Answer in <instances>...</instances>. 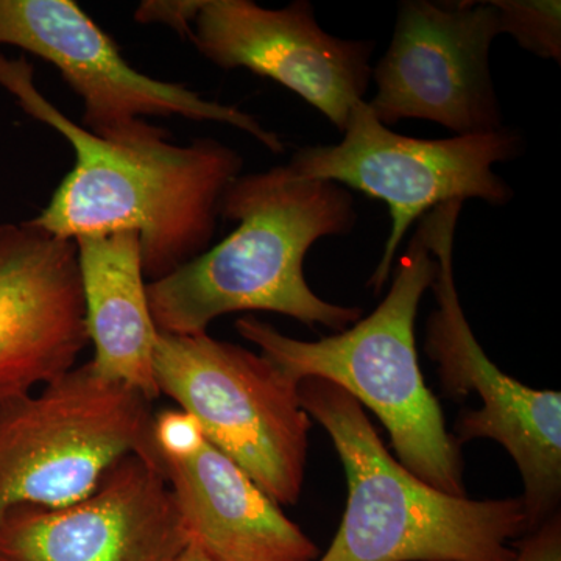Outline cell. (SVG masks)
Listing matches in <instances>:
<instances>
[{
	"label": "cell",
	"mask_w": 561,
	"mask_h": 561,
	"mask_svg": "<svg viewBox=\"0 0 561 561\" xmlns=\"http://www.w3.org/2000/svg\"><path fill=\"white\" fill-rule=\"evenodd\" d=\"M0 84L28 116L68 139L76 153L72 171L32 219L36 227L69 241L136 232L149 283L209 249L221 197L242 175L241 153L209 138L187 146L169 138L135 144L98 138L41 94L24 57L0 54Z\"/></svg>",
	"instance_id": "6da1fadb"
},
{
	"label": "cell",
	"mask_w": 561,
	"mask_h": 561,
	"mask_svg": "<svg viewBox=\"0 0 561 561\" xmlns=\"http://www.w3.org/2000/svg\"><path fill=\"white\" fill-rule=\"evenodd\" d=\"M220 219L238 221V228L179 271L147 283L158 332L206 334L214 320L243 311L283 313L335 332L362 319L360 308L324 301L305 276L313 243L356 227L346 187L276 165L232 181L221 197Z\"/></svg>",
	"instance_id": "7a4b0ae2"
},
{
	"label": "cell",
	"mask_w": 561,
	"mask_h": 561,
	"mask_svg": "<svg viewBox=\"0 0 561 561\" xmlns=\"http://www.w3.org/2000/svg\"><path fill=\"white\" fill-rule=\"evenodd\" d=\"M305 412L334 443L348 502L317 561H513L529 534L523 497L474 501L434 489L390 456L360 402L330 381L302 379Z\"/></svg>",
	"instance_id": "3957f363"
},
{
	"label": "cell",
	"mask_w": 561,
	"mask_h": 561,
	"mask_svg": "<svg viewBox=\"0 0 561 561\" xmlns=\"http://www.w3.org/2000/svg\"><path fill=\"white\" fill-rule=\"evenodd\" d=\"M437 271V260L416 228L389 294L367 319L319 342L287 337L253 317L236 321V330L290 381L319 378L341 387L382 421L405 470L434 489L467 496L459 445L424 382L415 345L421 298L432 289Z\"/></svg>",
	"instance_id": "277c9868"
},
{
	"label": "cell",
	"mask_w": 561,
	"mask_h": 561,
	"mask_svg": "<svg viewBox=\"0 0 561 561\" xmlns=\"http://www.w3.org/2000/svg\"><path fill=\"white\" fill-rule=\"evenodd\" d=\"M153 376L160 394L197 420L206 440L278 505L300 500L311 416L298 383L262 354L208 332L157 331Z\"/></svg>",
	"instance_id": "5b68a950"
},
{
	"label": "cell",
	"mask_w": 561,
	"mask_h": 561,
	"mask_svg": "<svg viewBox=\"0 0 561 561\" xmlns=\"http://www.w3.org/2000/svg\"><path fill=\"white\" fill-rule=\"evenodd\" d=\"M151 404L91 362L0 401V515L16 505L57 508L90 496L116 461L150 445Z\"/></svg>",
	"instance_id": "8992f818"
},
{
	"label": "cell",
	"mask_w": 561,
	"mask_h": 561,
	"mask_svg": "<svg viewBox=\"0 0 561 561\" xmlns=\"http://www.w3.org/2000/svg\"><path fill=\"white\" fill-rule=\"evenodd\" d=\"M461 202L432 209L419 228L437 260L432 290L437 309L426 327L424 350L438 365L442 389L453 400L471 393L482 401L479 411L461 413L454 430L457 445L478 438L500 443L523 476L524 508L529 531L559 513L561 497V393L535 390L501 371L476 341L461 309L454 243Z\"/></svg>",
	"instance_id": "52a82bcc"
},
{
	"label": "cell",
	"mask_w": 561,
	"mask_h": 561,
	"mask_svg": "<svg viewBox=\"0 0 561 561\" xmlns=\"http://www.w3.org/2000/svg\"><path fill=\"white\" fill-rule=\"evenodd\" d=\"M342 135L339 144L302 147L287 164L301 179L330 181L389 206V238L368 280L376 295L416 220L445 203L476 198L505 206L515 195L493 169L522 154L523 136L512 128L446 139L409 138L382 125L364 101L351 111Z\"/></svg>",
	"instance_id": "ba28073f"
},
{
	"label": "cell",
	"mask_w": 561,
	"mask_h": 561,
	"mask_svg": "<svg viewBox=\"0 0 561 561\" xmlns=\"http://www.w3.org/2000/svg\"><path fill=\"white\" fill-rule=\"evenodd\" d=\"M0 44L55 66L83 101L81 127L116 144L171 138L147 117L230 125L284 153L276 133L245 111L209 101L184 84L151 79L125 61L119 47L72 0H0Z\"/></svg>",
	"instance_id": "9c48e42d"
},
{
	"label": "cell",
	"mask_w": 561,
	"mask_h": 561,
	"mask_svg": "<svg viewBox=\"0 0 561 561\" xmlns=\"http://www.w3.org/2000/svg\"><path fill=\"white\" fill-rule=\"evenodd\" d=\"M136 21L169 25L217 68L247 69L283 84L341 133L370 87L375 43L330 35L308 0L283 9L251 0L144 2Z\"/></svg>",
	"instance_id": "30bf717a"
},
{
	"label": "cell",
	"mask_w": 561,
	"mask_h": 561,
	"mask_svg": "<svg viewBox=\"0 0 561 561\" xmlns=\"http://www.w3.org/2000/svg\"><path fill=\"white\" fill-rule=\"evenodd\" d=\"M500 35V11L491 0L401 2L389 49L373 68L376 94L367 105L386 127L419 119L456 136L501 130L490 68Z\"/></svg>",
	"instance_id": "8fae6325"
},
{
	"label": "cell",
	"mask_w": 561,
	"mask_h": 561,
	"mask_svg": "<svg viewBox=\"0 0 561 561\" xmlns=\"http://www.w3.org/2000/svg\"><path fill=\"white\" fill-rule=\"evenodd\" d=\"M184 545L151 442L116 461L84 500L0 515V561H171Z\"/></svg>",
	"instance_id": "7c38bea8"
},
{
	"label": "cell",
	"mask_w": 561,
	"mask_h": 561,
	"mask_svg": "<svg viewBox=\"0 0 561 561\" xmlns=\"http://www.w3.org/2000/svg\"><path fill=\"white\" fill-rule=\"evenodd\" d=\"M150 442L186 542L210 561H317L316 542L181 409L154 412Z\"/></svg>",
	"instance_id": "4fadbf2b"
},
{
	"label": "cell",
	"mask_w": 561,
	"mask_h": 561,
	"mask_svg": "<svg viewBox=\"0 0 561 561\" xmlns=\"http://www.w3.org/2000/svg\"><path fill=\"white\" fill-rule=\"evenodd\" d=\"M88 345L76 242L0 225V401L66 375Z\"/></svg>",
	"instance_id": "5bb4252c"
},
{
	"label": "cell",
	"mask_w": 561,
	"mask_h": 561,
	"mask_svg": "<svg viewBox=\"0 0 561 561\" xmlns=\"http://www.w3.org/2000/svg\"><path fill=\"white\" fill-rule=\"evenodd\" d=\"M87 312L94 345L91 364L102 376L160 397L153 376L157 328L151 320L139 236L133 231L76 239Z\"/></svg>",
	"instance_id": "9a60e30c"
},
{
	"label": "cell",
	"mask_w": 561,
	"mask_h": 561,
	"mask_svg": "<svg viewBox=\"0 0 561 561\" xmlns=\"http://www.w3.org/2000/svg\"><path fill=\"white\" fill-rule=\"evenodd\" d=\"M500 11L501 33L545 60L561 61L560 0H491Z\"/></svg>",
	"instance_id": "2e32d148"
},
{
	"label": "cell",
	"mask_w": 561,
	"mask_h": 561,
	"mask_svg": "<svg viewBox=\"0 0 561 561\" xmlns=\"http://www.w3.org/2000/svg\"><path fill=\"white\" fill-rule=\"evenodd\" d=\"M513 561H561L560 512L519 541Z\"/></svg>",
	"instance_id": "e0dca14e"
},
{
	"label": "cell",
	"mask_w": 561,
	"mask_h": 561,
	"mask_svg": "<svg viewBox=\"0 0 561 561\" xmlns=\"http://www.w3.org/2000/svg\"><path fill=\"white\" fill-rule=\"evenodd\" d=\"M171 561H210L208 557L205 556V553H202L198 551L195 546L190 545V542H186V545L183 546V548L180 549L179 552L175 553V556L172 557Z\"/></svg>",
	"instance_id": "ac0fdd59"
}]
</instances>
